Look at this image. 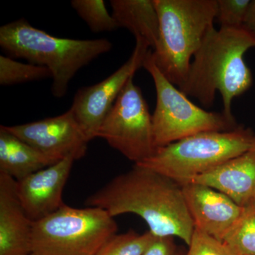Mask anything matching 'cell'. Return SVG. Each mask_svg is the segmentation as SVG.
Masks as SVG:
<instances>
[{
	"label": "cell",
	"instance_id": "cell-1",
	"mask_svg": "<svg viewBox=\"0 0 255 255\" xmlns=\"http://www.w3.org/2000/svg\"><path fill=\"white\" fill-rule=\"evenodd\" d=\"M85 204L105 210L114 218L137 215L145 221L153 236L177 237L188 246L195 229L182 186L137 164L88 196Z\"/></svg>",
	"mask_w": 255,
	"mask_h": 255
},
{
	"label": "cell",
	"instance_id": "cell-2",
	"mask_svg": "<svg viewBox=\"0 0 255 255\" xmlns=\"http://www.w3.org/2000/svg\"><path fill=\"white\" fill-rule=\"evenodd\" d=\"M253 48L255 38L243 27L216 29L213 26L193 57L187 81L179 90L206 107L213 105L219 92L223 113L235 117L233 100L253 85V74L244 59L246 52Z\"/></svg>",
	"mask_w": 255,
	"mask_h": 255
},
{
	"label": "cell",
	"instance_id": "cell-3",
	"mask_svg": "<svg viewBox=\"0 0 255 255\" xmlns=\"http://www.w3.org/2000/svg\"><path fill=\"white\" fill-rule=\"evenodd\" d=\"M0 46L12 58L49 69L51 92L56 98L66 95L69 83L80 69L113 47L105 38L79 40L51 36L24 18L0 27Z\"/></svg>",
	"mask_w": 255,
	"mask_h": 255
},
{
	"label": "cell",
	"instance_id": "cell-4",
	"mask_svg": "<svg viewBox=\"0 0 255 255\" xmlns=\"http://www.w3.org/2000/svg\"><path fill=\"white\" fill-rule=\"evenodd\" d=\"M159 36L152 56L169 82L182 88L193 57L214 26L217 0H154Z\"/></svg>",
	"mask_w": 255,
	"mask_h": 255
},
{
	"label": "cell",
	"instance_id": "cell-5",
	"mask_svg": "<svg viewBox=\"0 0 255 255\" xmlns=\"http://www.w3.org/2000/svg\"><path fill=\"white\" fill-rule=\"evenodd\" d=\"M254 147V131L240 125L230 131L200 132L159 147L137 164L182 185Z\"/></svg>",
	"mask_w": 255,
	"mask_h": 255
},
{
	"label": "cell",
	"instance_id": "cell-6",
	"mask_svg": "<svg viewBox=\"0 0 255 255\" xmlns=\"http://www.w3.org/2000/svg\"><path fill=\"white\" fill-rule=\"evenodd\" d=\"M114 218L98 207L65 204L33 223L32 253L38 255H97L117 234Z\"/></svg>",
	"mask_w": 255,
	"mask_h": 255
},
{
	"label": "cell",
	"instance_id": "cell-7",
	"mask_svg": "<svg viewBox=\"0 0 255 255\" xmlns=\"http://www.w3.org/2000/svg\"><path fill=\"white\" fill-rule=\"evenodd\" d=\"M142 67L155 84L156 106L152 119L157 149L200 132L230 131L239 127L235 117L223 112H208L191 102L161 73L152 50L147 52Z\"/></svg>",
	"mask_w": 255,
	"mask_h": 255
},
{
	"label": "cell",
	"instance_id": "cell-8",
	"mask_svg": "<svg viewBox=\"0 0 255 255\" xmlns=\"http://www.w3.org/2000/svg\"><path fill=\"white\" fill-rule=\"evenodd\" d=\"M97 137H102L124 157L140 164L155 153L152 115L141 90L128 81L110 113L101 126Z\"/></svg>",
	"mask_w": 255,
	"mask_h": 255
},
{
	"label": "cell",
	"instance_id": "cell-9",
	"mask_svg": "<svg viewBox=\"0 0 255 255\" xmlns=\"http://www.w3.org/2000/svg\"><path fill=\"white\" fill-rule=\"evenodd\" d=\"M135 41L131 56L123 65L102 82L79 89L74 97L70 110L90 141L97 137L101 126L128 81L143 66L150 49L141 40Z\"/></svg>",
	"mask_w": 255,
	"mask_h": 255
},
{
	"label": "cell",
	"instance_id": "cell-10",
	"mask_svg": "<svg viewBox=\"0 0 255 255\" xmlns=\"http://www.w3.org/2000/svg\"><path fill=\"white\" fill-rule=\"evenodd\" d=\"M4 127L54 162L68 157L82 158L90 142L70 110L57 117Z\"/></svg>",
	"mask_w": 255,
	"mask_h": 255
},
{
	"label": "cell",
	"instance_id": "cell-11",
	"mask_svg": "<svg viewBox=\"0 0 255 255\" xmlns=\"http://www.w3.org/2000/svg\"><path fill=\"white\" fill-rule=\"evenodd\" d=\"M182 186L194 228L222 242L241 217L245 207L209 186L198 183Z\"/></svg>",
	"mask_w": 255,
	"mask_h": 255
},
{
	"label": "cell",
	"instance_id": "cell-12",
	"mask_svg": "<svg viewBox=\"0 0 255 255\" xmlns=\"http://www.w3.org/2000/svg\"><path fill=\"white\" fill-rule=\"evenodd\" d=\"M75 161L72 157L62 159L18 181V197L33 222L65 205L63 191Z\"/></svg>",
	"mask_w": 255,
	"mask_h": 255
},
{
	"label": "cell",
	"instance_id": "cell-13",
	"mask_svg": "<svg viewBox=\"0 0 255 255\" xmlns=\"http://www.w3.org/2000/svg\"><path fill=\"white\" fill-rule=\"evenodd\" d=\"M33 223L18 197L17 181L0 173V255H31Z\"/></svg>",
	"mask_w": 255,
	"mask_h": 255
},
{
	"label": "cell",
	"instance_id": "cell-14",
	"mask_svg": "<svg viewBox=\"0 0 255 255\" xmlns=\"http://www.w3.org/2000/svg\"><path fill=\"white\" fill-rule=\"evenodd\" d=\"M189 183L217 189L242 207L251 205L255 197V147Z\"/></svg>",
	"mask_w": 255,
	"mask_h": 255
},
{
	"label": "cell",
	"instance_id": "cell-15",
	"mask_svg": "<svg viewBox=\"0 0 255 255\" xmlns=\"http://www.w3.org/2000/svg\"><path fill=\"white\" fill-rule=\"evenodd\" d=\"M112 16L119 28L131 32L153 50L158 41L159 21L154 0H112Z\"/></svg>",
	"mask_w": 255,
	"mask_h": 255
},
{
	"label": "cell",
	"instance_id": "cell-16",
	"mask_svg": "<svg viewBox=\"0 0 255 255\" xmlns=\"http://www.w3.org/2000/svg\"><path fill=\"white\" fill-rule=\"evenodd\" d=\"M55 162L0 127V173L20 181Z\"/></svg>",
	"mask_w": 255,
	"mask_h": 255
},
{
	"label": "cell",
	"instance_id": "cell-17",
	"mask_svg": "<svg viewBox=\"0 0 255 255\" xmlns=\"http://www.w3.org/2000/svg\"><path fill=\"white\" fill-rule=\"evenodd\" d=\"M232 255H255V206L245 207L243 214L223 240Z\"/></svg>",
	"mask_w": 255,
	"mask_h": 255
},
{
	"label": "cell",
	"instance_id": "cell-18",
	"mask_svg": "<svg viewBox=\"0 0 255 255\" xmlns=\"http://www.w3.org/2000/svg\"><path fill=\"white\" fill-rule=\"evenodd\" d=\"M46 78H52V73L46 67L22 63L6 55H0V85L2 86Z\"/></svg>",
	"mask_w": 255,
	"mask_h": 255
},
{
	"label": "cell",
	"instance_id": "cell-19",
	"mask_svg": "<svg viewBox=\"0 0 255 255\" xmlns=\"http://www.w3.org/2000/svg\"><path fill=\"white\" fill-rule=\"evenodd\" d=\"M70 4L93 33L111 32L119 28L103 0H73Z\"/></svg>",
	"mask_w": 255,
	"mask_h": 255
},
{
	"label": "cell",
	"instance_id": "cell-20",
	"mask_svg": "<svg viewBox=\"0 0 255 255\" xmlns=\"http://www.w3.org/2000/svg\"><path fill=\"white\" fill-rule=\"evenodd\" d=\"M154 238L150 231L143 234L134 231L116 234L97 255H142Z\"/></svg>",
	"mask_w": 255,
	"mask_h": 255
},
{
	"label": "cell",
	"instance_id": "cell-21",
	"mask_svg": "<svg viewBox=\"0 0 255 255\" xmlns=\"http://www.w3.org/2000/svg\"><path fill=\"white\" fill-rule=\"evenodd\" d=\"M251 0H217L216 20L221 28H242Z\"/></svg>",
	"mask_w": 255,
	"mask_h": 255
},
{
	"label": "cell",
	"instance_id": "cell-22",
	"mask_svg": "<svg viewBox=\"0 0 255 255\" xmlns=\"http://www.w3.org/2000/svg\"><path fill=\"white\" fill-rule=\"evenodd\" d=\"M187 255H232L223 242L198 229L194 234Z\"/></svg>",
	"mask_w": 255,
	"mask_h": 255
},
{
	"label": "cell",
	"instance_id": "cell-23",
	"mask_svg": "<svg viewBox=\"0 0 255 255\" xmlns=\"http://www.w3.org/2000/svg\"><path fill=\"white\" fill-rule=\"evenodd\" d=\"M142 255H178L173 238L155 236Z\"/></svg>",
	"mask_w": 255,
	"mask_h": 255
},
{
	"label": "cell",
	"instance_id": "cell-24",
	"mask_svg": "<svg viewBox=\"0 0 255 255\" xmlns=\"http://www.w3.org/2000/svg\"><path fill=\"white\" fill-rule=\"evenodd\" d=\"M243 28L255 38V0H252Z\"/></svg>",
	"mask_w": 255,
	"mask_h": 255
},
{
	"label": "cell",
	"instance_id": "cell-25",
	"mask_svg": "<svg viewBox=\"0 0 255 255\" xmlns=\"http://www.w3.org/2000/svg\"><path fill=\"white\" fill-rule=\"evenodd\" d=\"M252 204H253V205H255V197L254 201H253V203Z\"/></svg>",
	"mask_w": 255,
	"mask_h": 255
},
{
	"label": "cell",
	"instance_id": "cell-26",
	"mask_svg": "<svg viewBox=\"0 0 255 255\" xmlns=\"http://www.w3.org/2000/svg\"><path fill=\"white\" fill-rule=\"evenodd\" d=\"M29 255H38L36 254V253H32L31 254Z\"/></svg>",
	"mask_w": 255,
	"mask_h": 255
}]
</instances>
